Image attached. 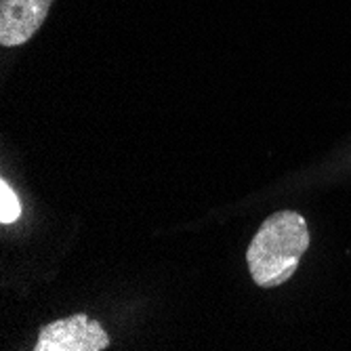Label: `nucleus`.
<instances>
[{
  "mask_svg": "<svg viewBox=\"0 0 351 351\" xmlns=\"http://www.w3.org/2000/svg\"><path fill=\"white\" fill-rule=\"evenodd\" d=\"M309 248V230L297 210H278L267 217L246 250V263L254 284L261 289L291 280Z\"/></svg>",
  "mask_w": 351,
  "mask_h": 351,
  "instance_id": "1",
  "label": "nucleus"
},
{
  "mask_svg": "<svg viewBox=\"0 0 351 351\" xmlns=\"http://www.w3.org/2000/svg\"><path fill=\"white\" fill-rule=\"evenodd\" d=\"M110 345L104 326L88 320L86 313L51 322L40 330L36 351H101Z\"/></svg>",
  "mask_w": 351,
  "mask_h": 351,
  "instance_id": "2",
  "label": "nucleus"
},
{
  "mask_svg": "<svg viewBox=\"0 0 351 351\" xmlns=\"http://www.w3.org/2000/svg\"><path fill=\"white\" fill-rule=\"evenodd\" d=\"M53 0H0V45H25L45 23Z\"/></svg>",
  "mask_w": 351,
  "mask_h": 351,
  "instance_id": "3",
  "label": "nucleus"
},
{
  "mask_svg": "<svg viewBox=\"0 0 351 351\" xmlns=\"http://www.w3.org/2000/svg\"><path fill=\"white\" fill-rule=\"evenodd\" d=\"M19 217H21L19 198L15 196L11 185L3 179L0 181V223H3V226H9V223L17 221Z\"/></svg>",
  "mask_w": 351,
  "mask_h": 351,
  "instance_id": "4",
  "label": "nucleus"
}]
</instances>
